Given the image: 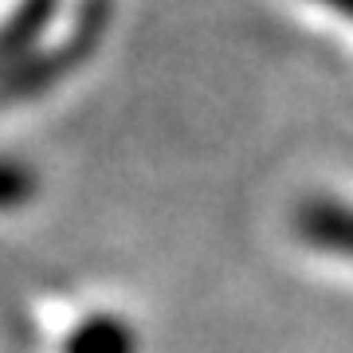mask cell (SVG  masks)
<instances>
[{"label":"cell","mask_w":353,"mask_h":353,"mask_svg":"<svg viewBox=\"0 0 353 353\" xmlns=\"http://www.w3.org/2000/svg\"><path fill=\"white\" fill-rule=\"evenodd\" d=\"M290 228L306 248L353 263V204L338 196H306L294 204Z\"/></svg>","instance_id":"cell-1"},{"label":"cell","mask_w":353,"mask_h":353,"mask_svg":"<svg viewBox=\"0 0 353 353\" xmlns=\"http://www.w3.org/2000/svg\"><path fill=\"white\" fill-rule=\"evenodd\" d=\"M138 334L122 314H87L63 338V353H138Z\"/></svg>","instance_id":"cell-2"},{"label":"cell","mask_w":353,"mask_h":353,"mask_svg":"<svg viewBox=\"0 0 353 353\" xmlns=\"http://www.w3.org/2000/svg\"><path fill=\"white\" fill-rule=\"evenodd\" d=\"M36 192H39V176L32 165L20 161V157H0V212L24 208Z\"/></svg>","instance_id":"cell-3"},{"label":"cell","mask_w":353,"mask_h":353,"mask_svg":"<svg viewBox=\"0 0 353 353\" xmlns=\"http://www.w3.org/2000/svg\"><path fill=\"white\" fill-rule=\"evenodd\" d=\"M314 4H326L330 12L345 16V20H353V0H314Z\"/></svg>","instance_id":"cell-4"}]
</instances>
